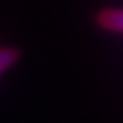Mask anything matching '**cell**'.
Returning a JSON list of instances; mask_svg holds the SVG:
<instances>
[{
  "label": "cell",
  "instance_id": "1",
  "mask_svg": "<svg viewBox=\"0 0 123 123\" xmlns=\"http://www.w3.org/2000/svg\"><path fill=\"white\" fill-rule=\"evenodd\" d=\"M101 24L116 35H123V7L107 11L101 16Z\"/></svg>",
  "mask_w": 123,
  "mask_h": 123
},
{
  "label": "cell",
  "instance_id": "2",
  "mask_svg": "<svg viewBox=\"0 0 123 123\" xmlns=\"http://www.w3.org/2000/svg\"><path fill=\"white\" fill-rule=\"evenodd\" d=\"M15 62V53L9 49H0V76L11 67V63Z\"/></svg>",
  "mask_w": 123,
  "mask_h": 123
}]
</instances>
